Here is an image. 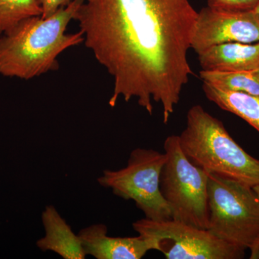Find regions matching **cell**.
<instances>
[{"label": "cell", "mask_w": 259, "mask_h": 259, "mask_svg": "<svg viewBox=\"0 0 259 259\" xmlns=\"http://www.w3.org/2000/svg\"><path fill=\"white\" fill-rule=\"evenodd\" d=\"M202 90L209 101L241 117L259 133V95L227 91L206 82H203Z\"/></svg>", "instance_id": "12"}, {"label": "cell", "mask_w": 259, "mask_h": 259, "mask_svg": "<svg viewBox=\"0 0 259 259\" xmlns=\"http://www.w3.org/2000/svg\"><path fill=\"white\" fill-rule=\"evenodd\" d=\"M164 151L166 161L160 188L171 209L172 219L208 230V172L187 158L176 135L165 140Z\"/></svg>", "instance_id": "5"}, {"label": "cell", "mask_w": 259, "mask_h": 259, "mask_svg": "<svg viewBox=\"0 0 259 259\" xmlns=\"http://www.w3.org/2000/svg\"><path fill=\"white\" fill-rule=\"evenodd\" d=\"M198 12L189 0H85L76 13L83 44L113 79L109 105L122 97L163 121L193 74L187 54Z\"/></svg>", "instance_id": "1"}, {"label": "cell", "mask_w": 259, "mask_h": 259, "mask_svg": "<svg viewBox=\"0 0 259 259\" xmlns=\"http://www.w3.org/2000/svg\"><path fill=\"white\" fill-rule=\"evenodd\" d=\"M203 82L227 91L259 95V72L254 71H205L199 72Z\"/></svg>", "instance_id": "13"}, {"label": "cell", "mask_w": 259, "mask_h": 259, "mask_svg": "<svg viewBox=\"0 0 259 259\" xmlns=\"http://www.w3.org/2000/svg\"><path fill=\"white\" fill-rule=\"evenodd\" d=\"M208 231L248 249L259 259V200L253 188L238 181L209 174Z\"/></svg>", "instance_id": "4"}, {"label": "cell", "mask_w": 259, "mask_h": 259, "mask_svg": "<svg viewBox=\"0 0 259 259\" xmlns=\"http://www.w3.org/2000/svg\"><path fill=\"white\" fill-rule=\"evenodd\" d=\"M87 255L97 259H141L151 250H156L151 238L107 236V227L102 223L83 228L77 233Z\"/></svg>", "instance_id": "9"}, {"label": "cell", "mask_w": 259, "mask_h": 259, "mask_svg": "<svg viewBox=\"0 0 259 259\" xmlns=\"http://www.w3.org/2000/svg\"><path fill=\"white\" fill-rule=\"evenodd\" d=\"M254 10L259 15V4L257 5V7L255 8Z\"/></svg>", "instance_id": "18"}, {"label": "cell", "mask_w": 259, "mask_h": 259, "mask_svg": "<svg viewBox=\"0 0 259 259\" xmlns=\"http://www.w3.org/2000/svg\"><path fill=\"white\" fill-rule=\"evenodd\" d=\"M74 0H38L41 7L42 18H48L61 8L68 6Z\"/></svg>", "instance_id": "16"}, {"label": "cell", "mask_w": 259, "mask_h": 259, "mask_svg": "<svg viewBox=\"0 0 259 259\" xmlns=\"http://www.w3.org/2000/svg\"><path fill=\"white\" fill-rule=\"evenodd\" d=\"M166 153L137 148L130 155L127 165L118 170H105L97 182L111 189L115 195L134 200L146 218L155 221L172 219L171 209L160 188Z\"/></svg>", "instance_id": "6"}, {"label": "cell", "mask_w": 259, "mask_h": 259, "mask_svg": "<svg viewBox=\"0 0 259 259\" xmlns=\"http://www.w3.org/2000/svg\"><path fill=\"white\" fill-rule=\"evenodd\" d=\"M252 188H253V191H254L259 200V185L254 186V187H252Z\"/></svg>", "instance_id": "17"}, {"label": "cell", "mask_w": 259, "mask_h": 259, "mask_svg": "<svg viewBox=\"0 0 259 259\" xmlns=\"http://www.w3.org/2000/svg\"><path fill=\"white\" fill-rule=\"evenodd\" d=\"M178 136L182 151L196 166L251 187L259 185V160L245 151L223 122L200 105L191 107L187 126Z\"/></svg>", "instance_id": "3"}, {"label": "cell", "mask_w": 259, "mask_h": 259, "mask_svg": "<svg viewBox=\"0 0 259 259\" xmlns=\"http://www.w3.org/2000/svg\"><path fill=\"white\" fill-rule=\"evenodd\" d=\"M257 70H258V72H259V68H258V69H257Z\"/></svg>", "instance_id": "19"}, {"label": "cell", "mask_w": 259, "mask_h": 259, "mask_svg": "<svg viewBox=\"0 0 259 259\" xmlns=\"http://www.w3.org/2000/svg\"><path fill=\"white\" fill-rule=\"evenodd\" d=\"M133 228L156 242V250L167 259H241L246 250L220 239L208 230L173 219L155 221L145 218L133 223Z\"/></svg>", "instance_id": "7"}, {"label": "cell", "mask_w": 259, "mask_h": 259, "mask_svg": "<svg viewBox=\"0 0 259 259\" xmlns=\"http://www.w3.org/2000/svg\"><path fill=\"white\" fill-rule=\"evenodd\" d=\"M85 0H74L54 14L32 16L0 36V75L29 80L59 69L64 51L83 42L81 30L66 33Z\"/></svg>", "instance_id": "2"}, {"label": "cell", "mask_w": 259, "mask_h": 259, "mask_svg": "<svg viewBox=\"0 0 259 259\" xmlns=\"http://www.w3.org/2000/svg\"><path fill=\"white\" fill-rule=\"evenodd\" d=\"M197 55L201 68L205 71H254L259 68V42H226Z\"/></svg>", "instance_id": "10"}, {"label": "cell", "mask_w": 259, "mask_h": 259, "mask_svg": "<svg viewBox=\"0 0 259 259\" xmlns=\"http://www.w3.org/2000/svg\"><path fill=\"white\" fill-rule=\"evenodd\" d=\"M41 220L45 236L36 242L42 251H52L64 259H84L87 254L78 234L52 204L45 207Z\"/></svg>", "instance_id": "11"}, {"label": "cell", "mask_w": 259, "mask_h": 259, "mask_svg": "<svg viewBox=\"0 0 259 259\" xmlns=\"http://www.w3.org/2000/svg\"><path fill=\"white\" fill-rule=\"evenodd\" d=\"M259 42V15L254 10L226 11L207 6L197 13L191 49L197 54L226 42Z\"/></svg>", "instance_id": "8"}, {"label": "cell", "mask_w": 259, "mask_h": 259, "mask_svg": "<svg viewBox=\"0 0 259 259\" xmlns=\"http://www.w3.org/2000/svg\"><path fill=\"white\" fill-rule=\"evenodd\" d=\"M207 6L226 11L253 10L259 4V0H207Z\"/></svg>", "instance_id": "15"}, {"label": "cell", "mask_w": 259, "mask_h": 259, "mask_svg": "<svg viewBox=\"0 0 259 259\" xmlns=\"http://www.w3.org/2000/svg\"><path fill=\"white\" fill-rule=\"evenodd\" d=\"M41 15L38 0H0V33L8 31L24 19Z\"/></svg>", "instance_id": "14"}]
</instances>
